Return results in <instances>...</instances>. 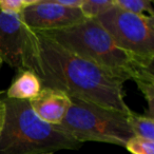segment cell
Returning a JSON list of instances; mask_svg holds the SVG:
<instances>
[{
	"label": "cell",
	"mask_w": 154,
	"mask_h": 154,
	"mask_svg": "<svg viewBox=\"0 0 154 154\" xmlns=\"http://www.w3.org/2000/svg\"><path fill=\"white\" fill-rule=\"evenodd\" d=\"M34 33L37 56L34 73L42 87L124 114L130 112L125 101L124 80L71 53L40 33Z\"/></svg>",
	"instance_id": "obj_1"
},
{
	"label": "cell",
	"mask_w": 154,
	"mask_h": 154,
	"mask_svg": "<svg viewBox=\"0 0 154 154\" xmlns=\"http://www.w3.org/2000/svg\"><path fill=\"white\" fill-rule=\"evenodd\" d=\"M80 9H69L56 0H34L21 14V20L35 32L59 30L86 20Z\"/></svg>",
	"instance_id": "obj_7"
},
{
	"label": "cell",
	"mask_w": 154,
	"mask_h": 154,
	"mask_svg": "<svg viewBox=\"0 0 154 154\" xmlns=\"http://www.w3.org/2000/svg\"><path fill=\"white\" fill-rule=\"evenodd\" d=\"M58 5L69 9H80L82 5V0H56Z\"/></svg>",
	"instance_id": "obj_16"
},
{
	"label": "cell",
	"mask_w": 154,
	"mask_h": 154,
	"mask_svg": "<svg viewBox=\"0 0 154 154\" xmlns=\"http://www.w3.org/2000/svg\"><path fill=\"white\" fill-rule=\"evenodd\" d=\"M114 5L129 13L154 18V10L151 0H114Z\"/></svg>",
	"instance_id": "obj_12"
},
{
	"label": "cell",
	"mask_w": 154,
	"mask_h": 154,
	"mask_svg": "<svg viewBox=\"0 0 154 154\" xmlns=\"http://www.w3.org/2000/svg\"><path fill=\"white\" fill-rule=\"evenodd\" d=\"M30 105L34 113L50 125H59L71 106V98L61 91L42 87L36 97L31 99Z\"/></svg>",
	"instance_id": "obj_8"
},
{
	"label": "cell",
	"mask_w": 154,
	"mask_h": 154,
	"mask_svg": "<svg viewBox=\"0 0 154 154\" xmlns=\"http://www.w3.org/2000/svg\"><path fill=\"white\" fill-rule=\"evenodd\" d=\"M3 120H5V105H3L2 100L0 99V132L2 129Z\"/></svg>",
	"instance_id": "obj_17"
},
{
	"label": "cell",
	"mask_w": 154,
	"mask_h": 154,
	"mask_svg": "<svg viewBox=\"0 0 154 154\" xmlns=\"http://www.w3.org/2000/svg\"><path fill=\"white\" fill-rule=\"evenodd\" d=\"M42 89L39 77L30 70H17L5 97L16 100L30 101L38 95Z\"/></svg>",
	"instance_id": "obj_9"
},
{
	"label": "cell",
	"mask_w": 154,
	"mask_h": 154,
	"mask_svg": "<svg viewBox=\"0 0 154 154\" xmlns=\"http://www.w3.org/2000/svg\"><path fill=\"white\" fill-rule=\"evenodd\" d=\"M127 122L134 136L154 140V117L130 110L127 115Z\"/></svg>",
	"instance_id": "obj_11"
},
{
	"label": "cell",
	"mask_w": 154,
	"mask_h": 154,
	"mask_svg": "<svg viewBox=\"0 0 154 154\" xmlns=\"http://www.w3.org/2000/svg\"><path fill=\"white\" fill-rule=\"evenodd\" d=\"M137 85V88L143 95L147 101V112L146 114L154 117V72L153 66L143 68L137 73L133 79Z\"/></svg>",
	"instance_id": "obj_10"
},
{
	"label": "cell",
	"mask_w": 154,
	"mask_h": 154,
	"mask_svg": "<svg viewBox=\"0 0 154 154\" xmlns=\"http://www.w3.org/2000/svg\"><path fill=\"white\" fill-rule=\"evenodd\" d=\"M2 64H3L2 60L0 59V70H1V66H2ZM2 93H5V92H3V91H1V90H0V95H2Z\"/></svg>",
	"instance_id": "obj_18"
},
{
	"label": "cell",
	"mask_w": 154,
	"mask_h": 154,
	"mask_svg": "<svg viewBox=\"0 0 154 154\" xmlns=\"http://www.w3.org/2000/svg\"><path fill=\"white\" fill-rule=\"evenodd\" d=\"M38 33L125 82L134 79L141 69L152 66H143L117 47L95 19H86L69 28Z\"/></svg>",
	"instance_id": "obj_3"
},
{
	"label": "cell",
	"mask_w": 154,
	"mask_h": 154,
	"mask_svg": "<svg viewBox=\"0 0 154 154\" xmlns=\"http://www.w3.org/2000/svg\"><path fill=\"white\" fill-rule=\"evenodd\" d=\"M0 59L16 70L35 71L36 36L21 16L0 11Z\"/></svg>",
	"instance_id": "obj_6"
},
{
	"label": "cell",
	"mask_w": 154,
	"mask_h": 154,
	"mask_svg": "<svg viewBox=\"0 0 154 154\" xmlns=\"http://www.w3.org/2000/svg\"><path fill=\"white\" fill-rule=\"evenodd\" d=\"M127 115L116 110L71 98L66 116L55 127L80 143L96 141L125 147L134 136L127 122Z\"/></svg>",
	"instance_id": "obj_4"
},
{
	"label": "cell",
	"mask_w": 154,
	"mask_h": 154,
	"mask_svg": "<svg viewBox=\"0 0 154 154\" xmlns=\"http://www.w3.org/2000/svg\"><path fill=\"white\" fill-rule=\"evenodd\" d=\"M5 120L0 132V154H54L77 150L82 143L41 120L29 101L1 98Z\"/></svg>",
	"instance_id": "obj_2"
},
{
	"label": "cell",
	"mask_w": 154,
	"mask_h": 154,
	"mask_svg": "<svg viewBox=\"0 0 154 154\" xmlns=\"http://www.w3.org/2000/svg\"><path fill=\"white\" fill-rule=\"evenodd\" d=\"M125 148L131 154H154V140L133 136L127 141Z\"/></svg>",
	"instance_id": "obj_14"
},
{
	"label": "cell",
	"mask_w": 154,
	"mask_h": 154,
	"mask_svg": "<svg viewBox=\"0 0 154 154\" xmlns=\"http://www.w3.org/2000/svg\"><path fill=\"white\" fill-rule=\"evenodd\" d=\"M113 5L114 0H82L80 11L87 19H96Z\"/></svg>",
	"instance_id": "obj_13"
},
{
	"label": "cell",
	"mask_w": 154,
	"mask_h": 154,
	"mask_svg": "<svg viewBox=\"0 0 154 154\" xmlns=\"http://www.w3.org/2000/svg\"><path fill=\"white\" fill-rule=\"evenodd\" d=\"M33 2L34 0H0V11L10 15L21 16L22 12Z\"/></svg>",
	"instance_id": "obj_15"
},
{
	"label": "cell",
	"mask_w": 154,
	"mask_h": 154,
	"mask_svg": "<svg viewBox=\"0 0 154 154\" xmlns=\"http://www.w3.org/2000/svg\"><path fill=\"white\" fill-rule=\"evenodd\" d=\"M95 20L117 47L143 66H154V18L129 13L114 5Z\"/></svg>",
	"instance_id": "obj_5"
}]
</instances>
